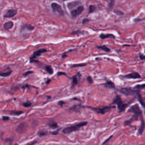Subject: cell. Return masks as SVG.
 <instances>
[{
    "mask_svg": "<svg viewBox=\"0 0 145 145\" xmlns=\"http://www.w3.org/2000/svg\"><path fill=\"white\" fill-rule=\"evenodd\" d=\"M87 124V121L80 122V123H77V124H75L71 126H69L66 127V128L63 129L62 132L64 134H70L71 133L74 132V131L79 130L82 127L86 125Z\"/></svg>",
    "mask_w": 145,
    "mask_h": 145,
    "instance_id": "obj_1",
    "label": "cell"
},
{
    "mask_svg": "<svg viewBox=\"0 0 145 145\" xmlns=\"http://www.w3.org/2000/svg\"><path fill=\"white\" fill-rule=\"evenodd\" d=\"M112 104L117 105L119 112H122L125 111L126 108L128 107L129 104V103H124L122 100L121 97L118 95L116 96L113 102H112Z\"/></svg>",
    "mask_w": 145,
    "mask_h": 145,
    "instance_id": "obj_2",
    "label": "cell"
},
{
    "mask_svg": "<svg viewBox=\"0 0 145 145\" xmlns=\"http://www.w3.org/2000/svg\"><path fill=\"white\" fill-rule=\"evenodd\" d=\"M86 107L88 108H90V109L95 111V112H97V113H99V114L104 115L105 114L106 112H108V111H109V110H111V109H112V108H115V106H106L101 107V108H94V107L89 106H87Z\"/></svg>",
    "mask_w": 145,
    "mask_h": 145,
    "instance_id": "obj_3",
    "label": "cell"
},
{
    "mask_svg": "<svg viewBox=\"0 0 145 145\" xmlns=\"http://www.w3.org/2000/svg\"><path fill=\"white\" fill-rule=\"evenodd\" d=\"M128 112L133 113L134 115H138V116H139V117L142 116V111L141 109H140V108H139L138 104H135L134 105H132L128 110Z\"/></svg>",
    "mask_w": 145,
    "mask_h": 145,
    "instance_id": "obj_4",
    "label": "cell"
},
{
    "mask_svg": "<svg viewBox=\"0 0 145 145\" xmlns=\"http://www.w3.org/2000/svg\"><path fill=\"white\" fill-rule=\"evenodd\" d=\"M51 7H52L53 11L55 13H57L59 15H63V14H64L61 6L59 5V4L56 3V2H53V3L51 4Z\"/></svg>",
    "mask_w": 145,
    "mask_h": 145,
    "instance_id": "obj_5",
    "label": "cell"
},
{
    "mask_svg": "<svg viewBox=\"0 0 145 145\" xmlns=\"http://www.w3.org/2000/svg\"><path fill=\"white\" fill-rule=\"evenodd\" d=\"M120 93H123L126 96H131L136 94L137 91L130 89V88H121L120 90H119Z\"/></svg>",
    "mask_w": 145,
    "mask_h": 145,
    "instance_id": "obj_6",
    "label": "cell"
},
{
    "mask_svg": "<svg viewBox=\"0 0 145 145\" xmlns=\"http://www.w3.org/2000/svg\"><path fill=\"white\" fill-rule=\"evenodd\" d=\"M84 10V7L83 6H79L77 9H74V10H71L70 12V14L72 18H76L77 16H78L80 15Z\"/></svg>",
    "mask_w": 145,
    "mask_h": 145,
    "instance_id": "obj_7",
    "label": "cell"
},
{
    "mask_svg": "<svg viewBox=\"0 0 145 145\" xmlns=\"http://www.w3.org/2000/svg\"><path fill=\"white\" fill-rule=\"evenodd\" d=\"M46 52H47V50L45 48H41L39 50H37V51H35V52H33V55H32V56L30 57V59H35L36 57H39V56L41 55V54L44 53H45Z\"/></svg>",
    "mask_w": 145,
    "mask_h": 145,
    "instance_id": "obj_8",
    "label": "cell"
},
{
    "mask_svg": "<svg viewBox=\"0 0 145 145\" xmlns=\"http://www.w3.org/2000/svg\"><path fill=\"white\" fill-rule=\"evenodd\" d=\"M17 14V11L14 9H9L4 14V17L5 18H11L14 17Z\"/></svg>",
    "mask_w": 145,
    "mask_h": 145,
    "instance_id": "obj_9",
    "label": "cell"
},
{
    "mask_svg": "<svg viewBox=\"0 0 145 145\" xmlns=\"http://www.w3.org/2000/svg\"><path fill=\"white\" fill-rule=\"evenodd\" d=\"M124 77L127 78V79H139V78H141L140 74L137 72H133L126 74V75H124Z\"/></svg>",
    "mask_w": 145,
    "mask_h": 145,
    "instance_id": "obj_10",
    "label": "cell"
},
{
    "mask_svg": "<svg viewBox=\"0 0 145 145\" xmlns=\"http://www.w3.org/2000/svg\"><path fill=\"white\" fill-rule=\"evenodd\" d=\"M27 126V124L25 122H23V123H22L18 125V126L17 127V129L16 130L18 133H22L23 132H24L25 129H26Z\"/></svg>",
    "mask_w": 145,
    "mask_h": 145,
    "instance_id": "obj_11",
    "label": "cell"
},
{
    "mask_svg": "<svg viewBox=\"0 0 145 145\" xmlns=\"http://www.w3.org/2000/svg\"><path fill=\"white\" fill-rule=\"evenodd\" d=\"M81 4V1H74V2H69V4H67V7H68L69 9L70 10H71V9H74L77 6H79V5Z\"/></svg>",
    "mask_w": 145,
    "mask_h": 145,
    "instance_id": "obj_12",
    "label": "cell"
},
{
    "mask_svg": "<svg viewBox=\"0 0 145 145\" xmlns=\"http://www.w3.org/2000/svg\"><path fill=\"white\" fill-rule=\"evenodd\" d=\"M139 116H138V115H134V114L133 116L131 117L130 119H129V120H126V121H124V125L126 126V125H129V124H130L131 123H133V121H137V120L138 119V117H139Z\"/></svg>",
    "mask_w": 145,
    "mask_h": 145,
    "instance_id": "obj_13",
    "label": "cell"
},
{
    "mask_svg": "<svg viewBox=\"0 0 145 145\" xmlns=\"http://www.w3.org/2000/svg\"><path fill=\"white\" fill-rule=\"evenodd\" d=\"M80 74L79 73H78V75H75V76H73L71 79H72V82H71V89H73V88L75 87V86L78 84V80H79V78H78V76H79Z\"/></svg>",
    "mask_w": 145,
    "mask_h": 145,
    "instance_id": "obj_14",
    "label": "cell"
},
{
    "mask_svg": "<svg viewBox=\"0 0 145 145\" xmlns=\"http://www.w3.org/2000/svg\"><path fill=\"white\" fill-rule=\"evenodd\" d=\"M141 124L140 128H139L138 129V133L139 135H141L142 133H143V131L144 130L145 126V121H144V119H143V116L141 117Z\"/></svg>",
    "mask_w": 145,
    "mask_h": 145,
    "instance_id": "obj_15",
    "label": "cell"
},
{
    "mask_svg": "<svg viewBox=\"0 0 145 145\" xmlns=\"http://www.w3.org/2000/svg\"><path fill=\"white\" fill-rule=\"evenodd\" d=\"M136 91H137L136 95H137V96L138 101H139V103L141 104L142 106L145 108V99L142 97L141 96L140 93H139V91H138V90H136Z\"/></svg>",
    "mask_w": 145,
    "mask_h": 145,
    "instance_id": "obj_16",
    "label": "cell"
},
{
    "mask_svg": "<svg viewBox=\"0 0 145 145\" xmlns=\"http://www.w3.org/2000/svg\"><path fill=\"white\" fill-rule=\"evenodd\" d=\"M5 71L4 72H1L0 73V75L2 77H7L10 76V74H11L12 70L9 67H7V69H5Z\"/></svg>",
    "mask_w": 145,
    "mask_h": 145,
    "instance_id": "obj_17",
    "label": "cell"
},
{
    "mask_svg": "<svg viewBox=\"0 0 145 145\" xmlns=\"http://www.w3.org/2000/svg\"><path fill=\"white\" fill-rule=\"evenodd\" d=\"M104 86L106 88H108V89H115V88H116L115 87V85L114 83L111 81H107V82L104 84Z\"/></svg>",
    "mask_w": 145,
    "mask_h": 145,
    "instance_id": "obj_18",
    "label": "cell"
},
{
    "mask_svg": "<svg viewBox=\"0 0 145 145\" xmlns=\"http://www.w3.org/2000/svg\"><path fill=\"white\" fill-rule=\"evenodd\" d=\"M8 112H9V114L11 115V116H20V115L23 114L24 112H23V111H8Z\"/></svg>",
    "mask_w": 145,
    "mask_h": 145,
    "instance_id": "obj_19",
    "label": "cell"
},
{
    "mask_svg": "<svg viewBox=\"0 0 145 145\" xmlns=\"http://www.w3.org/2000/svg\"><path fill=\"white\" fill-rule=\"evenodd\" d=\"M13 26H14V23H13V22L10 21L5 23L4 24V27L5 30H9L11 29V28H13Z\"/></svg>",
    "mask_w": 145,
    "mask_h": 145,
    "instance_id": "obj_20",
    "label": "cell"
},
{
    "mask_svg": "<svg viewBox=\"0 0 145 145\" xmlns=\"http://www.w3.org/2000/svg\"><path fill=\"white\" fill-rule=\"evenodd\" d=\"M48 125L50 128L52 129H55L58 128V124L55 121H51L49 122L48 123Z\"/></svg>",
    "mask_w": 145,
    "mask_h": 145,
    "instance_id": "obj_21",
    "label": "cell"
},
{
    "mask_svg": "<svg viewBox=\"0 0 145 145\" xmlns=\"http://www.w3.org/2000/svg\"><path fill=\"white\" fill-rule=\"evenodd\" d=\"M34 29V27L32 26L30 24H26L22 27V30H27L32 31Z\"/></svg>",
    "mask_w": 145,
    "mask_h": 145,
    "instance_id": "obj_22",
    "label": "cell"
},
{
    "mask_svg": "<svg viewBox=\"0 0 145 145\" xmlns=\"http://www.w3.org/2000/svg\"><path fill=\"white\" fill-rule=\"evenodd\" d=\"M100 37L101 39H104L108 38V37H112V38H115V36L113 34L111 33H107V34H104V33H101L100 35Z\"/></svg>",
    "mask_w": 145,
    "mask_h": 145,
    "instance_id": "obj_23",
    "label": "cell"
},
{
    "mask_svg": "<svg viewBox=\"0 0 145 145\" xmlns=\"http://www.w3.org/2000/svg\"><path fill=\"white\" fill-rule=\"evenodd\" d=\"M48 134V131L44 130H39L37 132V135L39 137H43L44 135Z\"/></svg>",
    "mask_w": 145,
    "mask_h": 145,
    "instance_id": "obj_24",
    "label": "cell"
},
{
    "mask_svg": "<svg viewBox=\"0 0 145 145\" xmlns=\"http://www.w3.org/2000/svg\"><path fill=\"white\" fill-rule=\"evenodd\" d=\"M97 48L99 49L103 50V51H105V52H109L111 51V49L109 48L106 47L105 45H102V46H99V47H97Z\"/></svg>",
    "mask_w": 145,
    "mask_h": 145,
    "instance_id": "obj_25",
    "label": "cell"
},
{
    "mask_svg": "<svg viewBox=\"0 0 145 145\" xmlns=\"http://www.w3.org/2000/svg\"><path fill=\"white\" fill-rule=\"evenodd\" d=\"M45 69L47 73H49V74H53V70L52 66L50 65H47L45 66Z\"/></svg>",
    "mask_w": 145,
    "mask_h": 145,
    "instance_id": "obj_26",
    "label": "cell"
},
{
    "mask_svg": "<svg viewBox=\"0 0 145 145\" xmlns=\"http://www.w3.org/2000/svg\"><path fill=\"white\" fill-rule=\"evenodd\" d=\"M109 2L108 4V8L109 9H112L113 6L115 5V0H109Z\"/></svg>",
    "mask_w": 145,
    "mask_h": 145,
    "instance_id": "obj_27",
    "label": "cell"
},
{
    "mask_svg": "<svg viewBox=\"0 0 145 145\" xmlns=\"http://www.w3.org/2000/svg\"><path fill=\"white\" fill-rule=\"evenodd\" d=\"M23 106L26 107V108H28V107H30L31 106V105H32V103L30 102V101H26V102H24L22 104Z\"/></svg>",
    "mask_w": 145,
    "mask_h": 145,
    "instance_id": "obj_28",
    "label": "cell"
},
{
    "mask_svg": "<svg viewBox=\"0 0 145 145\" xmlns=\"http://www.w3.org/2000/svg\"><path fill=\"white\" fill-rule=\"evenodd\" d=\"M96 10V7L94 5H90L89 7V13H93Z\"/></svg>",
    "mask_w": 145,
    "mask_h": 145,
    "instance_id": "obj_29",
    "label": "cell"
},
{
    "mask_svg": "<svg viewBox=\"0 0 145 145\" xmlns=\"http://www.w3.org/2000/svg\"><path fill=\"white\" fill-rule=\"evenodd\" d=\"M145 87V84H143V85H137V86L134 87V89H136L137 90H139V89H143V88Z\"/></svg>",
    "mask_w": 145,
    "mask_h": 145,
    "instance_id": "obj_30",
    "label": "cell"
},
{
    "mask_svg": "<svg viewBox=\"0 0 145 145\" xmlns=\"http://www.w3.org/2000/svg\"><path fill=\"white\" fill-rule=\"evenodd\" d=\"M86 65V63H80V64H75L72 65L73 67H83Z\"/></svg>",
    "mask_w": 145,
    "mask_h": 145,
    "instance_id": "obj_31",
    "label": "cell"
},
{
    "mask_svg": "<svg viewBox=\"0 0 145 145\" xmlns=\"http://www.w3.org/2000/svg\"><path fill=\"white\" fill-rule=\"evenodd\" d=\"M80 107H79V105H75V106H74V107H71V108H70V109H71V110H73V111H77L80 109Z\"/></svg>",
    "mask_w": 145,
    "mask_h": 145,
    "instance_id": "obj_32",
    "label": "cell"
},
{
    "mask_svg": "<svg viewBox=\"0 0 145 145\" xmlns=\"http://www.w3.org/2000/svg\"><path fill=\"white\" fill-rule=\"evenodd\" d=\"M32 73H33V72L32 71H27V72L23 73V76L26 77V76H27V75H29V74H32Z\"/></svg>",
    "mask_w": 145,
    "mask_h": 145,
    "instance_id": "obj_33",
    "label": "cell"
},
{
    "mask_svg": "<svg viewBox=\"0 0 145 145\" xmlns=\"http://www.w3.org/2000/svg\"><path fill=\"white\" fill-rule=\"evenodd\" d=\"M87 82H89L90 84H91L93 83V80L92 79V78L91 77H88L87 78Z\"/></svg>",
    "mask_w": 145,
    "mask_h": 145,
    "instance_id": "obj_34",
    "label": "cell"
},
{
    "mask_svg": "<svg viewBox=\"0 0 145 145\" xmlns=\"http://www.w3.org/2000/svg\"><path fill=\"white\" fill-rule=\"evenodd\" d=\"M139 57L141 60H145V56L143 55H141V54H139Z\"/></svg>",
    "mask_w": 145,
    "mask_h": 145,
    "instance_id": "obj_35",
    "label": "cell"
},
{
    "mask_svg": "<svg viewBox=\"0 0 145 145\" xmlns=\"http://www.w3.org/2000/svg\"><path fill=\"white\" fill-rule=\"evenodd\" d=\"M115 13H116V14L119 15H123V13L121 12V11H119V10H115Z\"/></svg>",
    "mask_w": 145,
    "mask_h": 145,
    "instance_id": "obj_36",
    "label": "cell"
},
{
    "mask_svg": "<svg viewBox=\"0 0 145 145\" xmlns=\"http://www.w3.org/2000/svg\"><path fill=\"white\" fill-rule=\"evenodd\" d=\"M112 137H113V135H111V136H110V137H109V138H108V139H106V140H105V141H104V142H103V143H102V145H104V144H105V143H107V142L108 141H109V140H110V139H111V138H112Z\"/></svg>",
    "mask_w": 145,
    "mask_h": 145,
    "instance_id": "obj_37",
    "label": "cell"
},
{
    "mask_svg": "<svg viewBox=\"0 0 145 145\" xmlns=\"http://www.w3.org/2000/svg\"><path fill=\"white\" fill-rule=\"evenodd\" d=\"M82 33V32H81V31H74V32H73L72 33H71V34L73 35H77L78 33Z\"/></svg>",
    "mask_w": 145,
    "mask_h": 145,
    "instance_id": "obj_38",
    "label": "cell"
},
{
    "mask_svg": "<svg viewBox=\"0 0 145 145\" xmlns=\"http://www.w3.org/2000/svg\"><path fill=\"white\" fill-rule=\"evenodd\" d=\"M59 129H57V130H55L54 131H53V132L51 133V134L53 135H57L58 134V133H59Z\"/></svg>",
    "mask_w": 145,
    "mask_h": 145,
    "instance_id": "obj_39",
    "label": "cell"
},
{
    "mask_svg": "<svg viewBox=\"0 0 145 145\" xmlns=\"http://www.w3.org/2000/svg\"><path fill=\"white\" fill-rule=\"evenodd\" d=\"M89 21H90V20L88 19H83V21H82V23L84 24L86 23L89 22Z\"/></svg>",
    "mask_w": 145,
    "mask_h": 145,
    "instance_id": "obj_40",
    "label": "cell"
},
{
    "mask_svg": "<svg viewBox=\"0 0 145 145\" xmlns=\"http://www.w3.org/2000/svg\"><path fill=\"white\" fill-rule=\"evenodd\" d=\"M2 120L4 121H6V120H9V117L8 116H3L2 117Z\"/></svg>",
    "mask_w": 145,
    "mask_h": 145,
    "instance_id": "obj_41",
    "label": "cell"
},
{
    "mask_svg": "<svg viewBox=\"0 0 145 145\" xmlns=\"http://www.w3.org/2000/svg\"><path fill=\"white\" fill-rule=\"evenodd\" d=\"M36 142H37V141H34L32 142H30V143H27V144H26V145H33L35 144V143H36Z\"/></svg>",
    "mask_w": 145,
    "mask_h": 145,
    "instance_id": "obj_42",
    "label": "cell"
},
{
    "mask_svg": "<svg viewBox=\"0 0 145 145\" xmlns=\"http://www.w3.org/2000/svg\"><path fill=\"white\" fill-rule=\"evenodd\" d=\"M58 104H59V105H60L61 107H62V105L65 104V102L63 101H59V102L58 103Z\"/></svg>",
    "mask_w": 145,
    "mask_h": 145,
    "instance_id": "obj_43",
    "label": "cell"
},
{
    "mask_svg": "<svg viewBox=\"0 0 145 145\" xmlns=\"http://www.w3.org/2000/svg\"><path fill=\"white\" fill-rule=\"evenodd\" d=\"M66 75V74L65 73L63 72H59L57 73V75Z\"/></svg>",
    "mask_w": 145,
    "mask_h": 145,
    "instance_id": "obj_44",
    "label": "cell"
},
{
    "mask_svg": "<svg viewBox=\"0 0 145 145\" xmlns=\"http://www.w3.org/2000/svg\"><path fill=\"white\" fill-rule=\"evenodd\" d=\"M28 87H31V86H30V85H26L22 87V89H25V88Z\"/></svg>",
    "mask_w": 145,
    "mask_h": 145,
    "instance_id": "obj_45",
    "label": "cell"
},
{
    "mask_svg": "<svg viewBox=\"0 0 145 145\" xmlns=\"http://www.w3.org/2000/svg\"><path fill=\"white\" fill-rule=\"evenodd\" d=\"M50 82H51V80H50V79H48V81H47V85H48V84H49V83Z\"/></svg>",
    "mask_w": 145,
    "mask_h": 145,
    "instance_id": "obj_46",
    "label": "cell"
},
{
    "mask_svg": "<svg viewBox=\"0 0 145 145\" xmlns=\"http://www.w3.org/2000/svg\"><path fill=\"white\" fill-rule=\"evenodd\" d=\"M62 1H67V0H62Z\"/></svg>",
    "mask_w": 145,
    "mask_h": 145,
    "instance_id": "obj_47",
    "label": "cell"
},
{
    "mask_svg": "<svg viewBox=\"0 0 145 145\" xmlns=\"http://www.w3.org/2000/svg\"><path fill=\"white\" fill-rule=\"evenodd\" d=\"M15 145H17V144H15Z\"/></svg>",
    "mask_w": 145,
    "mask_h": 145,
    "instance_id": "obj_48",
    "label": "cell"
},
{
    "mask_svg": "<svg viewBox=\"0 0 145 145\" xmlns=\"http://www.w3.org/2000/svg\"></svg>",
    "mask_w": 145,
    "mask_h": 145,
    "instance_id": "obj_49",
    "label": "cell"
}]
</instances>
